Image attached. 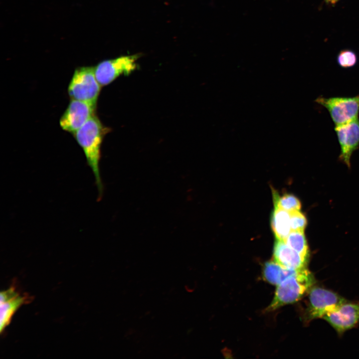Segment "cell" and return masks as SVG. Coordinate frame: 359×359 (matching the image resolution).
<instances>
[{
  "instance_id": "cell-5",
  "label": "cell",
  "mask_w": 359,
  "mask_h": 359,
  "mask_svg": "<svg viewBox=\"0 0 359 359\" xmlns=\"http://www.w3.org/2000/svg\"><path fill=\"white\" fill-rule=\"evenodd\" d=\"M315 101L328 110L335 126L359 118V94L354 97L326 98L319 96Z\"/></svg>"
},
{
  "instance_id": "cell-6",
  "label": "cell",
  "mask_w": 359,
  "mask_h": 359,
  "mask_svg": "<svg viewBox=\"0 0 359 359\" xmlns=\"http://www.w3.org/2000/svg\"><path fill=\"white\" fill-rule=\"evenodd\" d=\"M138 58L137 55L123 56L100 62L94 67L98 82L101 86H104L121 75H129L137 68Z\"/></svg>"
},
{
  "instance_id": "cell-14",
  "label": "cell",
  "mask_w": 359,
  "mask_h": 359,
  "mask_svg": "<svg viewBox=\"0 0 359 359\" xmlns=\"http://www.w3.org/2000/svg\"><path fill=\"white\" fill-rule=\"evenodd\" d=\"M284 241L303 257L308 259L309 248L303 230H291Z\"/></svg>"
},
{
  "instance_id": "cell-19",
  "label": "cell",
  "mask_w": 359,
  "mask_h": 359,
  "mask_svg": "<svg viewBox=\"0 0 359 359\" xmlns=\"http://www.w3.org/2000/svg\"><path fill=\"white\" fill-rule=\"evenodd\" d=\"M325 0L327 2L328 1V0Z\"/></svg>"
},
{
  "instance_id": "cell-2",
  "label": "cell",
  "mask_w": 359,
  "mask_h": 359,
  "mask_svg": "<svg viewBox=\"0 0 359 359\" xmlns=\"http://www.w3.org/2000/svg\"><path fill=\"white\" fill-rule=\"evenodd\" d=\"M315 280L307 268L298 270L277 285L274 297L266 311H273L285 305L299 301L313 286Z\"/></svg>"
},
{
  "instance_id": "cell-16",
  "label": "cell",
  "mask_w": 359,
  "mask_h": 359,
  "mask_svg": "<svg viewBox=\"0 0 359 359\" xmlns=\"http://www.w3.org/2000/svg\"><path fill=\"white\" fill-rule=\"evenodd\" d=\"M337 61L341 67L350 68L356 65L358 57L354 51L348 49H343L339 52Z\"/></svg>"
},
{
  "instance_id": "cell-4",
  "label": "cell",
  "mask_w": 359,
  "mask_h": 359,
  "mask_svg": "<svg viewBox=\"0 0 359 359\" xmlns=\"http://www.w3.org/2000/svg\"><path fill=\"white\" fill-rule=\"evenodd\" d=\"M346 301L331 290L313 286L308 291V302L304 311V321L309 323L314 319L323 318Z\"/></svg>"
},
{
  "instance_id": "cell-12",
  "label": "cell",
  "mask_w": 359,
  "mask_h": 359,
  "mask_svg": "<svg viewBox=\"0 0 359 359\" xmlns=\"http://www.w3.org/2000/svg\"><path fill=\"white\" fill-rule=\"evenodd\" d=\"M271 227L276 239L284 241L292 230L290 212L275 207L271 217Z\"/></svg>"
},
{
  "instance_id": "cell-1",
  "label": "cell",
  "mask_w": 359,
  "mask_h": 359,
  "mask_svg": "<svg viewBox=\"0 0 359 359\" xmlns=\"http://www.w3.org/2000/svg\"><path fill=\"white\" fill-rule=\"evenodd\" d=\"M107 132L108 128L103 126L94 114L73 134L77 142L83 149L87 164L94 175L100 193L103 189L99 168L101 146Z\"/></svg>"
},
{
  "instance_id": "cell-7",
  "label": "cell",
  "mask_w": 359,
  "mask_h": 359,
  "mask_svg": "<svg viewBox=\"0 0 359 359\" xmlns=\"http://www.w3.org/2000/svg\"><path fill=\"white\" fill-rule=\"evenodd\" d=\"M96 105L90 103L71 99L60 119L61 128L73 134L80 129L93 115Z\"/></svg>"
},
{
  "instance_id": "cell-11",
  "label": "cell",
  "mask_w": 359,
  "mask_h": 359,
  "mask_svg": "<svg viewBox=\"0 0 359 359\" xmlns=\"http://www.w3.org/2000/svg\"><path fill=\"white\" fill-rule=\"evenodd\" d=\"M25 298L20 296L13 288L1 292L0 294V331L2 333L9 324L13 315L25 302Z\"/></svg>"
},
{
  "instance_id": "cell-9",
  "label": "cell",
  "mask_w": 359,
  "mask_h": 359,
  "mask_svg": "<svg viewBox=\"0 0 359 359\" xmlns=\"http://www.w3.org/2000/svg\"><path fill=\"white\" fill-rule=\"evenodd\" d=\"M337 331L342 334L351 329L359 322V302L346 301L323 318Z\"/></svg>"
},
{
  "instance_id": "cell-8",
  "label": "cell",
  "mask_w": 359,
  "mask_h": 359,
  "mask_svg": "<svg viewBox=\"0 0 359 359\" xmlns=\"http://www.w3.org/2000/svg\"><path fill=\"white\" fill-rule=\"evenodd\" d=\"M335 131L341 148L339 160L350 168L352 155L359 148V118L335 126Z\"/></svg>"
},
{
  "instance_id": "cell-3",
  "label": "cell",
  "mask_w": 359,
  "mask_h": 359,
  "mask_svg": "<svg viewBox=\"0 0 359 359\" xmlns=\"http://www.w3.org/2000/svg\"><path fill=\"white\" fill-rule=\"evenodd\" d=\"M101 87L96 78L94 67L83 66L75 69L68 92L71 99L96 105Z\"/></svg>"
},
{
  "instance_id": "cell-18",
  "label": "cell",
  "mask_w": 359,
  "mask_h": 359,
  "mask_svg": "<svg viewBox=\"0 0 359 359\" xmlns=\"http://www.w3.org/2000/svg\"><path fill=\"white\" fill-rule=\"evenodd\" d=\"M339 0H328V2L332 4H335L337 3Z\"/></svg>"
},
{
  "instance_id": "cell-15",
  "label": "cell",
  "mask_w": 359,
  "mask_h": 359,
  "mask_svg": "<svg viewBox=\"0 0 359 359\" xmlns=\"http://www.w3.org/2000/svg\"><path fill=\"white\" fill-rule=\"evenodd\" d=\"M273 200L275 207H278L292 212L300 210L301 203L300 200L294 195L285 194L280 196L276 191H273Z\"/></svg>"
},
{
  "instance_id": "cell-17",
  "label": "cell",
  "mask_w": 359,
  "mask_h": 359,
  "mask_svg": "<svg viewBox=\"0 0 359 359\" xmlns=\"http://www.w3.org/2000/svg\"><path fill=\"white\" fill-rule=\"evenodd\" d=\"M292 230H304L307 225L305 215L299 210L289 212Z\"/></svg>"
},
{
  "instance_id": "cell-13",
  "label": "cell",
  "mask_w": 359,
  "mask_h": 359,
  "mask_svg": "<svg viewBox=\"0 0 359 359\" xmlns=\"http://www.w3.org/2000/svg\"><path fill=\"white\" fill-rule=\"evenodd\" d=\"M300 269L282 266L276 262H266L263 267V277L269 283L278 285L287 278L296 274Z\"/></svg>"
},
{
  "instance_id": "cell-10",
  "label": "cell",
  "mask_w": 359,
  "mask_h": 359,
  "mask_svg": "<svg viewBox=\"0 0 359 359\" xmlns=\"http://www.w3.org/2000/svg\"><path fill=\"white\" fill-rule=\"evenodd\" d=\"M274 260L286 268L301 269L306 268L308 259L289 247L284 241L276 240L273 249Z\"/></svg>"
}]
</instances>
